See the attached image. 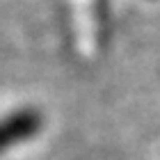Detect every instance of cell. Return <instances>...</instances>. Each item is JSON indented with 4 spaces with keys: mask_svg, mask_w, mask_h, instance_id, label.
Segmentation results:
<instances>
[{
    "mask_svg": "<svg viewBox=\"0 0 160 160\" xmlns=\"http://www.w3.org/2000/svg\"><path fill=\"white\" fill-rule=\"evenodd\" d=\"M41 126H43V117L34 108H23V110H16L2 117L0 119V151L32 140L41 130Z\"/></svg>",
    "mask_w": 160,
    "mask_h": 160,
    "instance_id": "obj_1",
    "label": "cell"
}]
</instances>
